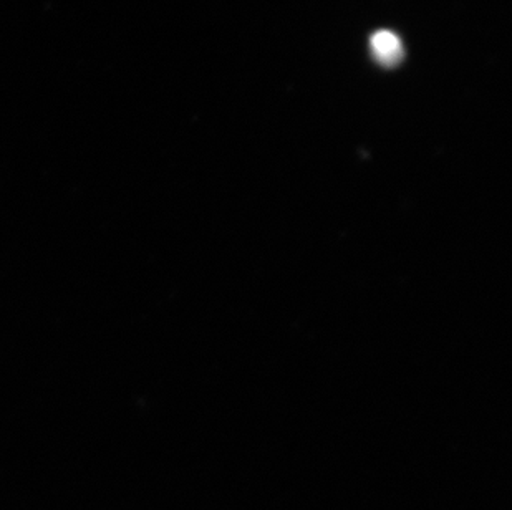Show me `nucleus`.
Masks as SVG:
<instances>
[{
    "label": "nucleus",
    "instance_id": "obj_1",
    "mask_svg": "<svg viewBox=\"0 0 512 510\" xmlns=\"http://www.w3.org/2000/svg\"><path fill=\"white\" fill-rule=\"evenodd\" d=\"M370 49L380 65L383 67H395L403 58V44L392 30H378L370 39Z\"/></svg>",
    "mask_w": 512,
    "mask_h": 510
}]
</instances>
